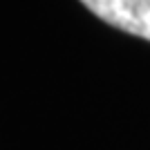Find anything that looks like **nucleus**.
I'll use <instances>...</instances> for the list:
<instances>
[{"instance_id":"f257e3e1","label":"nucleus","mask_w":150,"mask_h":150,"mask_svg":"<svg viewBox=\"0 0 150 150\" xmlns=\"http://www.w3.org/2000/svg\"><path fill=\"white\" fill-rule=\"evenodd\" d=\"M108 25L150 40V0H81Z\"/></svg>"}]
</instances>
